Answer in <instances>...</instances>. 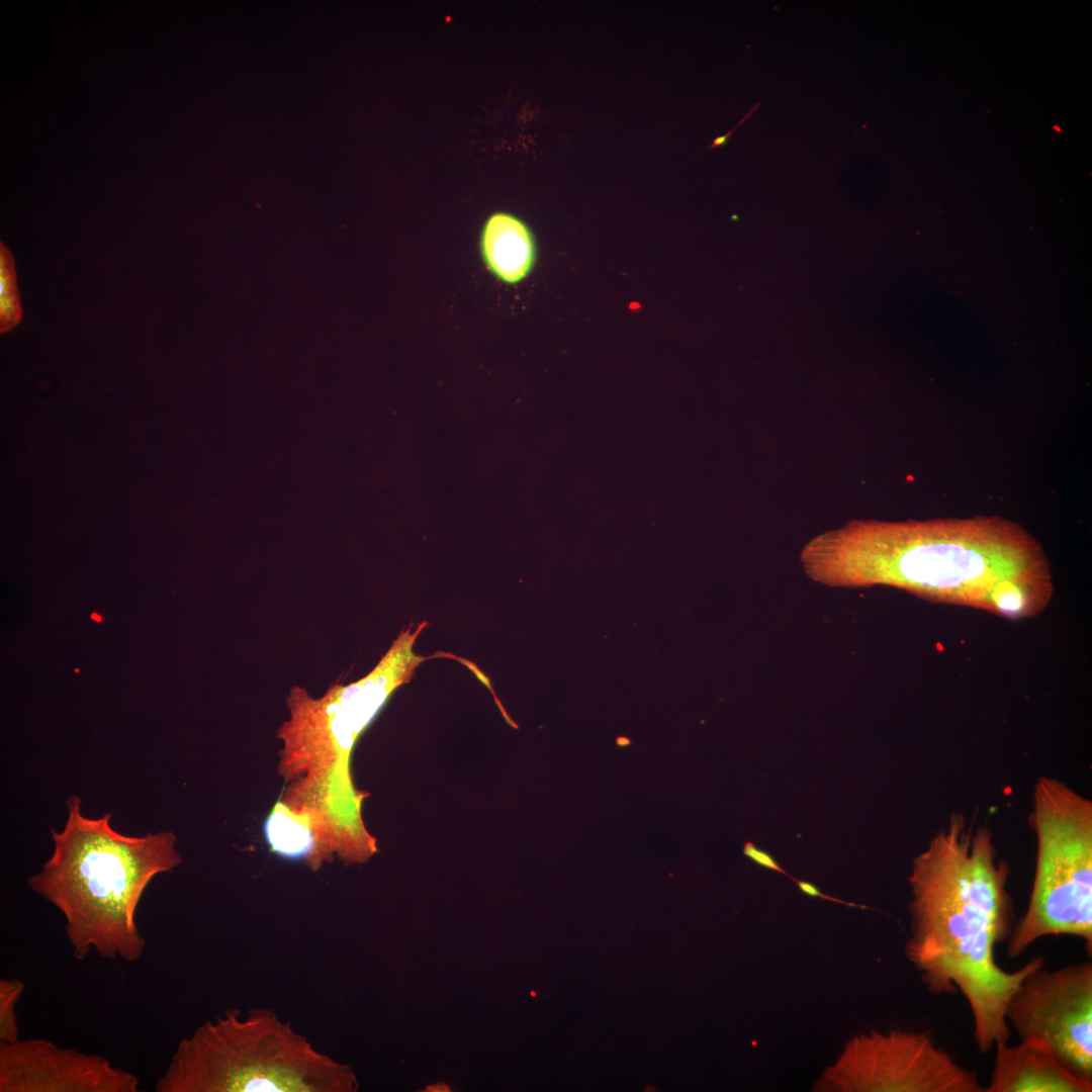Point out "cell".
<instances>
[{"instance_id":"6da1fadb","label":"cell","mask_w":1092,"mask_h":1092,"mask_svg":"<svg viewBox=\"0 0 1092 1092\" xmlns=\"http://www.w3.org/2000/svg\"><path fill=\"white\" fill-rule=\"evenodd\" d=\"M800 559L827 586L889 585L1011 620L1038 615L1054 592L1038 541L1000 516L852 520L814 537Z\"/></svg>"},{"instance_id":"7a4b0ae2","label":"cell","mask_w":1092,"mask_h":1092,"mask_svg":"<svg viewBox=\"0 0 1092 1092\" xmlns=\"http://www.w3.org/2000/svg\"><path fill=\"white\" fill-rule=\"evenodd\" d=\"M1008 877L991 831L968 825L962 814H952L915 858L910 877L907 957L929 992L963 994L982 1054L1008 1041V1001L1023 979L1044 965L1037 956L1007 972L996 962L995 947L1007 941L1014 925Z\"/></svg>"},{"instance_id":"3957f363","label":"cell","mask_w":1092,"mask_h":1092,"mask_svg":"<svg viewBox=\"0 0 1092 1092\" xmlns=\"http://www.w3.org/2000/svg\"><path fill=\"white\" fill-rule=\"evenodd\" d=\"M67 806L64 829L53 831L54 852L28 879V886L62 912L77 960L95 951L105 959L136 962L146 947L136 923L138 905L156 876L181 863L176 836L124 835L112 828L111 814L84 816L78 797Z\"/></svg>"},{"instance_id":"277c9868","label":"cell","mask_w":1092,"mask_h":1092,"mask_svg":"<svg viewBox=\"0 0 1092 1092\" xmlns=\"http://www.w3.org/2000/svg\"><path fill=\"white\" fill-rule=\"evenodd\" d=\"M354 1072L272 1010L230 1009L181 1039L156 1092H352Z\"/></svg>"},{"instance_id":"5b68a950","label":"cell","mask_w":1092,"mask_h":1092,"mask_svg":"<svg viewBox=\"0 0 1092 1092\" xmlns=\"http://www.w3.org/2000/svg\"><path fill=\"white\" fill-rule=\"evenodd\" d=\"M1036 838L1032 889L1007 939L1010 959L1049 935L1081 938L1092 951V802L1064 782L1041 777L1029 818Z\"/></svg>"},{"instance_id":"8992f818","label":"cell","mask_w":1092,"mask_h":1092,"mask_svg":"<svg viewBox=\"0 0 1092 1092\" xmlns=\"http://www.w3.org/2000/svg\"><path fill=\"white\" fill-rule=\"evenodd\" d=\"M426 626L423 622L402 629L377 664L354 682H336L320 698L298 686L290 689L289 718L277 734L283 742L279 771L286 780L334 776L353 782L350 757L357 739L390 696L429 658L415 652Z\"/></svg>"},{"instance_id":"52a82bcc","label":"cell","mask_w":1092,"mask_h":1092,"mask_svg":"<svg viewBox=\"0 0 1092 1092\" xmlns=\"http://www.w3.org/2000/svg\"><path fill=\"white\" fill-rule=\"evenodd\" d=\"M1005 1017L1020 1040L1044 1043L1069 1071L1092 1081V964L1029 973Z\"/></svg>"},{"instance_id":"ba28073f","label":"cell","mask_w":1092,"mask_h":1092,"mask_svg":"<svg viewBox=\"0 0 1092 1092\" xmlns=\"http://www.w3.org/2000/svg\"><path fill=\"white\" fill-rule=\"evenodd\" d=\"M834 1069L845 1071V1090L876 1092H985L976 1071L938 1048L927 1032L873 1031L850 1041Z\"/></svg>"},{"instance_id":"9c48e42d","label":"cell","mask_w":1092,"mask_h":1092,"mask_svg":"<svg viewBox=\"0 0 1092 1092\" xmlns=\"http://www.w3.org/2000/svg\"><path fill=\"white\" fill-rule=\"evenodd\" d=\"M139 1078L106 1058L44 1038L0 1042V1092H138Z\"/></svg>"},{"instance_id":"30bf717a","label":"cell","mask_w":1092,"mask_h":1092,"mask_svg":"<svg viewBox=\"0 0 1092 1092\" xmlns=\"http://www.w3.org/2000/svg\"><path fill=\"white\" fill-rule=\"evenodd\" d=\"M994 1066L985 1092H1091L1092 1081L1069 1071L1042 1042L1020 1040L995 1048Z\"/></svg>"},{"instance_id":"8fae6325","label":"cell","mask_w":1092,"mask_h":1092,"mask_svg":"<svg viewBox=\"0 0 1092 1092\" xmlns=\"http://www.w3.org/2000/svg\"><path fill=\"white\" fill-rule=\"evenodd\" d=\"M480 251L489 271L500 281L515 284L531 272L536 246L529 226L517 215L496 211L485 219Z\"/></svg>"},{"instance_id":"7c38bea8","label":"cell","mask_w":1092,"mask_h":1092,"mask_svg":"<svg viewBox=\"0 0 1092 1092\" xmlns=\"http://www.w3.org/2000/svg\"><path fill=\"white\" fill-rule=\"evenodd\" d=\"M265 839L272 852L310 867L317 844L315 825L305 811H297L279 800L264 823Z\"/></svg>"},{"instance_id":"4fadbf2b","label":"cell","mask_w":1092,"mask_h":1092,"mask_svg":"<svg viewBox=\"0 0 1092 1092\" xmlns=\"http://www.w3.org/2000/svg\"><path fill=\"white\" fill-rule=\"evenodd\" d=\"M23 316L17 284L14 258L0 243V332L7 333L18 326Z\"/></svg>"},{"instance_id":"5bb4252c","label":"cell","mask_w":1092,"mask_h":1092,"mask_svg":"<svg viewBox=\"0 0 1092 1092\" xmlns=\"http://www.w3.org/2000/svg\"><path fill=\"white\" fill-rule=\"evenodd\" d=\"M24 988V983L18 979L0 980V1042H13L20 1038L16 1006Z\"/></svg>"},{"instance_id":"9a60e30c","label":"cell","mask_w":1092,"mask_h":1092,"mask_svg":"<svg viewBox=\"0 0 1092 1092\" xmlns=\"http://www.w3.org/2000/svg\"><path fill=\"white\" fill-rule=\"evenodd\" d=\"M743 853L760 867L781 873L792 879L794 882L797 881V879L784 871L769 853L757 848L752 842L748 841L744 844Z\"/></svg>"},{"instance_id":"2e32d148","label":"cell","mask_w":1092,"mask_h":1092,"mask_svg":"<svg viewBox=\"0 0 1092 1092\" xmlns=\"http://www.w3.org/2000/svg\"><path fill=\"white\" fill-rule=\"evenodd\" d=\"M796 883H797L799 889L801 890V892L804 893L805 895L810 896V897H820L822 899L829 900V901H832V902L857 907V905H855V904L847 903L845 901H842V900H839V899H836V898H833L831 896L823 894L816 886H814L813 884H811L809 882L797 880Z\"/></svg>"},{"instance_id":"e0dca14e","label":"cell","mask_w":1092,"mask_h":1092,"mask_svg":"<svg viewBox=\"0 0 1092 1092\" xmlns=\"http://www.w3.org/2000/svg\"><path fill=\"white\" fill-rule=\"evenodd\" d=\"M759 105H760V102H757V103H756V104H755V105H754V106H753V107L751 108V110H750V111H749V112H748V113H747V114H746V115H745V116L743 117V119H742V120H741V121H740V122L738 123V125H736V126H735V127H734V128H733V129L731 130V131L727 132V133H726V134H724V135H721V136H719V138L715 139V140H714V142H713V144H712V145H711V146L709 147V149H711V148H714V147H718V146H722V145H724V144H725V143L727 142L728 138H729V136L731 135V133H732V132H733V131H734V130H735V129H736V128H737V127H738V126L740 125V124H742V123H743V122H744V121H745V120H746V119H747V118H748V117H749V116H750V115H751V114H752V113H753V112H754V111H755V110L757 109V107H758Z\"/></svg>"},{"instance_id":"ac0fdd59","label":"cell","mask_w":1092,"mask_h":1092,"mask_svg":"<svg viewBox=\"0 0 1092 1092\" xmlns=\"http://www.w3.org/2000/svg\"><path fill=\"white\" fill-rule=\"evenodd\" d=\"M91 617H92V619H93V620H95L96 622H100V621L102 620L101 616H99L98 614H92V616H91Z\"/></svg>"}]
</instances>
